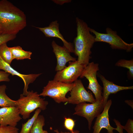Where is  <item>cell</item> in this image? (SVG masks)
<instances>
[{
    "label": "cell",
    "instance_id": "obj_5",
    "mask_svg": "<svg viewBox=\"0 0 133 133\" xmlns=\"http://www.w3.org/2000/svg\"><path fill=\"white\" fill-rule=\"evenodd\" d=\"M89 30L90 32L95 35V42H101L107 43L113 49L124 50L127 52H130L132 50L133 44H129L124 41L117 34L116 31L113 30L110 28L107 27L106 29V33H105L98 32L90 27Z\"/></svg>",
    "mask_w": 133,
    "mask_h": 133
},
{
    "label": "cell",
    "instance_id": "obj_21",
    "mask_svg": "<svg viewBox=\"0 0 133 133\" xmlns=\"http://www.w3.org/2000/svg\"><path fill=\"white\" fill-rule=\"evenodd\" d=\"M115 66L119 67L126 68L129 69L128 75L130 78H133V60H127L121 59L116 63Z\"/></svg>",
    "mask_w": 133,
    "mask_h": 133
},
{
    "label": "cell",
    "instance_id": "obj_15",
    "mask_svg": "<svg viewBox=\"0 0 133 133\" xmlns=\"http://www.w3.org/2000/svg\"><path fill=\"white\" fill-rule=\"evenodd\" d=\"M100 78L103 85L102 89V101L104 106L107 102L109 95L112 94H116L122 90L133 89V86H121L116 85L112 82L106 79L103 75L100 74Z\"/></svg>",
    "mask_w": 133,
    "mask_h": 133
},
{
    "label": "cell",
    "instance_id": "obj_28",
    "mask_svg": "<svg viewBox=\"0 0 133 133\" xmlns=\"http://www.w3.org/2000/svg\"><path fill=\"white\" fill-rule=\"evenodd\" d=\"M125 102V103L130 106L133 109V100H126Z\"/></svg>",
    "mask_w": 133,
    "mask_h": 133
},
{
    "label": "cell",
    "instance_id": "obj_31",
    "mask_svg": "<svg viewBox=\"0 0 133 133\" xmlns=\"http://www.w3.org/2000/svg\"><path fill=\"white\" fill-rule=\"evenodd\" d=\"M43 133H49L47 131L44 130Z\"/></svg>",
    "mask_w": 133,
    "mask_h": 133
},
{
    "label": "cell",
    "instance_id": "obj_1",
    "mask_svg": "<svg viewBox=\"0 0 133 133\" xmlns=\"http://www.w3.org/2000/svg\"><path fill=\"white\" fill-rule=\"evenodd\" d=\"M0 25L2 33L16 35L27 25L24 13L7 0L0 1Z\"/></svg>",
    "mask_w": 133,
    "mask_h": 133
},
{
    "label": "cell",
    "instance_id": "obj_18",
    "mask_svg": "<svg viewBox=\"0 0 133 133\" xmlns=\"http://www.w3.org/2000/svg\"><path fill=\"white\" fill-rule=\"evenodd\" d=\"M41 110L39 108L36 110L34 113L31 118L26 122L22 124L21 130L19 133H31L33 124Z\"/></svg>",
    "mask_w": 133,
    "mask_h": 133
},
{
    "label": "cell",
    "instance_id": "obj_9",
    "mask_svg": "<svg viewBox=\"0 0 133 133\" xmlns=\"http://www.w3.org/2000/svg\"><path fill=\"white\" fill-rule=\"evenodd\" d=\"M74 83V85L70 91V96L67 98L66 103L77 105L84 102L91 103L96 102L92 93L86 90L81 80L77 79Z\"/></svg>",
    "mask_w": 133,
    "mask_h": 133
},
{
    "label": "cell",
    "instance_id": "obj_14",
    "mask_svg": "<svg viewBox=\"0 0 133 133\" xmlns=\"http://www.w3.org/2000/svg\"><path fill=\"white\" fill-rule=\"evenodd\" d=\"M59 24L57 20L50 23L48 26L44 27H35L42 32L46 37H54L61 40L63 43V47L70 52L74 53V47L73 44L65 40L60 33L59 29Z\"/></svg>",
    "mask_w": 133,
    "mask_h": 133
},
{
    "label": "cell",
    "instance_id": "obj_20",
    "mask_svg": "<svg viewBox=\"0 0 133 133\" xmlns=\"http://www.w3.org/2000/svg\"><path fill=\"white\" fill-rule=\"evenodd\" d=\"M45 125L44 117L42 115H39L33 124L31 133H43V127Z\"/></svg>",
    "mask_w": 133,
    "mask_h": 133
},
{
    "label": "cell",
    "instance_id": "obj_16",
    "mask_svg": "<svg viewBox=\"0 0 133 133\" xmlns=\"http://www.w3.org/2000/svg\"><path fill=\"white\" fill-rule=\"evenodd\" d=\"M6 86L3 84L0 85V106L2 107H16L17 101L10 98L6 93Z\"/></svg>",
    "mask_w": 133,
    "mask_h": 133
},
{
    "label": "cell",
    "instance_id": "obj_29",
    "mask_svg": "<svg viewBox=\"0 0 133 133\" xmlns=\"http://www.w3.org/2000/svg\"><path fill=\"white\" fill-rule=\"evenodd\" d=\"M54 132L56 133H79V131L78 130H74L73 132L72 133L71 132H60L57 129L55 130L54 131Z\"/></svg>",
    "mask_w": 133,
    "mask_h": 133
},
{
    "label": "cell",
    "instance_id": "obj_7",
    "mask_svg": "<svg viewBox=\"0 0 133 133\" xmlns=\"http://www.w3.org/2000/svg\"><path fill=\"white\" fill-rule=\"evenodd\" d=\"M99 64L94 62L89 63L84 69L80 77L85 78L89 83L88 89L91 90L94 94L96 101L102 100V88L97 79V71L99 70Z\"/></svg>",
    "mask_w": 133,
    "mask_h": 133
},
{
    "label": "cell",
    "instance_id": "obj_25",
    "mask_svg": "<svg viewBox=\"0 0 133 133\" xmlns=\"http://www.w3.org/2000/svg\"><path fill=\"white\" fill-rule=\"evenodd\" d=\"M122 127L128 133H133V120L129 118L125 125Z\"/></svg>",
    "mask_w": 133,
    "mask_h": 133
},
{
    "label": "cell",
    "instance_id": "obj_10",
    "mask_svg": "<svg viewBox=\"0 0 133 133\" xmlns=\"http://www.w3.org/2000/svg\"><path fill=\"white\" fill-rule=\"evenodd\" d=\"M112 103L111 100H108L104 106L103 111L97 117L93 128V133H100L101 130L106 129L108 133H114V130H116L119 133H123V131L118 127L114 128L110 125L109 119L108 111Z\"/></svg>",
    "mask_w": 133,
    "mask_h": 133
},
{
    "label": "cell",
    "instance_id": "obj_27",
    "mask_svg": "<svg viewBox=\"0 0 133 133\" xmlns=\"http://www.w3.org/2000/svg\"><path fill=\"white\" fill-rule=\"evenodd\" d=\"M52 1L57 4L61 5L65 3L70 2L71 0H53Z\"/></svg>",
    "mask_w": 133,
    "mask_h": 133
},
{
    "label": "cell",
    "instance_id": "obj_4",
    "mask_svg": "<svg viewBox=\"0 0 133 133\" xmlns=\"http://www.w3.org/2000/svg\"><path fill=\"white\" fill-rule=\"evenodd\" d=\"M74 82L66 83L54 80L49 81L44 87L40 96H48L52 99L56 103H66L67 98L66 95L70 91L74 85Z\"/></svg>",
    "mask_w": 133,
    "mask_h": 133
},
{
    "label": "cell",
    "instance_id": "obj_22",
    "mask_svg": "<svg viewBox=\"0 0 133 133\" xmlns=\"http://www.w3.org/2000/svg\"><path fill=\"white\" fill-rule=\"evenodd\" d=\"M16 37V35L3 33L0 34V45L12 40Z\"/></svg>",
    "mask_w": 133,
    "mask_h": 133
},
{
    "label": "cell",
    "instance_id": "obj_30",
    "mask_svg": "<svg viewBox=\"0 0 133 133\" xmlns=\"http://www.w3.org/2000/svg\"><path fill=\"white\" fill-rule=\"evenodd\" d=\"M2 33V30L1 27V26L0 25V34Z\"/></svg>",
    "mask_w": 133,
    "mask_h": 133
},
{
    "label": "cell",
    "instance_id": "obj_24",
    "mask_svg": "<svg viewBox=\"0 0 133 133\" xmlns=\"http://www.w3.org/2000/svg\"><path fill=\"white\" fill-rule=\"evenodd\" d=\"M75 125V122L72 119L70 118L65 117L64 122L65 128L70 131L73 133L74 131L73 128Z\"/></svg>",
    "mask_w": 133,
    "mask_h": 133
},
{
    "label": "cell",
    "instance_id": "obj_13",
    "mask_svg": "<svg viewBox=\"0 0 133 133\" xmlns=\"http://www.w3.org/2000/svg\"><path fill=\"white\" fill-rule=\"evenodd\" d=\"M0 70L11 74L16 75L20 78L24 83V87L22 94L26 96L28 91H27L28 85L33 83L42 73L24 74H21L13 68L10 65L4 61L0 56Z\"/></svg>",
    "mask_w": 133,
    "mask_h": 133
},
{
    "label": "cell",
    "instance_id": "obj_8",
    "mask_svg": "<svg viewBox=\"0 0 133 133\" xmlns=\"http://www.w3.org/2000/svg\"><path fill=\"white\" fill-rule=\"evenodd\" d=\"M85 67L77 60L70 62L67 66L57 71L53 80L66 83H73L80 77Z\"/></svg>",
    "mask_w": 133,
    "mask_h": 133
},
{
    "label": "cell",
    "instance_id": "obj_11",
    "mask_svg": "<svg viewBox=\"0 0 133 133\" xmlns=\"http://www.w3.org/2000/svg\"><path fill=\"white\" fill-rule=\"evenodd\" d=\"M18 108L7 107L0 108V126L16 127L22 119Z\"/></svg>",
    "mask_w": 133,
    "mask_h": 133
},
{
    "label": "cell",
    "instance_id": "obj_26",
    "mask_svg": "<svg viewBox=\"0 0 133 133\" xmlns=\"http://www.w3.org/2000/svg\"><path fill=\"white\" fill-rule=\"evenodd\" d=\"M10 74L3 71L0 70V82L2 81L9 82Z\"/></svg>",
    "mask_w": 133,
    "mask_h": 133
},
{
    "label": "cell",
    "instance_id": "obj_6",
    "mask_svg": "<svg viewBox=\"0 0 133 133\" xmlns=\"http://www.w3.org/2000/svg\"><path fill=\"white\" fill-rule=\"evenodd\" d=\"M104 107L102 100L90 104L85 102H82L76 105L73 115L85 118L87 120L88 128L90 130L94 119L102 113Z\"/></svg>",
    "mask_w": 133,
    "mask_h": 133
},
{
    "label": "cell",
    "instance_id": "obj_19",
    "mask_svg": "<svg viewBox=\"0 0 133 133\" xmlns=\"http://www.w3.org/2000/svg\"><path fill=\"white\" fill-rule=\"evenodd\" d=\"M0 56L4 61L10 65L14 59L9 47H8L6 43L0 45Z\"/></svg>",
    "mask_w": 133,
    "mask_h": 133
},
{
    "label": "cell",
    "instance_id": "obj_2",
    "mask_svg": "<svg viewBox=\"0 0 133 133\" xmlns=\"http://www.w3.org/2000/svg\"><path fill=\"white\" fill-rule=\"evenodd\" d=\"M77 36L74 38V53L77 56V60L85 67L89 63L91 49L95 42V36L90 33L89 27L83 20L76 18Z\"/></svg>",
    "mask_w": 133,
    "mask_h": 133
},
{
    "label": "cell",
    "instance_id": "obj_23",
    "mask_svg": "<svg viewBox=\"0 0 133 133\" xmlns=\"http://www.w3.org/2000/svg\"><path fill=\"white\" fill-rule=\"evenodd\" d=\"M18 130L16 127L0 126V133H19Z\"/></svg>",
    "mask_w": 133,
    "mask_h": 133
},
{
    "label": "cell",
    "instance_id": "obj_3",
    "mask_svg": "<svg viewBox=\"0 0 133 133\" xmlns=\"http://www.w3.org/2000/svg\"><path fill=\"white\" fill-rule=\"evenodd\" d=\"M17 101L16 107L24 120L28 118L30 114L37 108L45 110L48 104V101L41 98L37 92L33 90L28 91L26 96L21 94Z\"/></svg>",
    "mask_w": 133,
    "mask_h": 133
},
{
    "label": "cell",
    "instance_id": "obj_12",
    "mask_svg": "<svg viewBox=\"0 0 133 133\" xmlns=\"http://www.w3.org/2000/svg\"><path fill=\"white\" fill-rule=\"evenodd\" d=\"M53 51L57 59V64L55 71H61L65 68L66 63L76 60V58L71 55L70 52L66 48L58 45L53 40L51 43Z\"/></svg>",
    "mask_w": 133,
    "mask_h": 133
},
{
    "label": "cell",
    "instance_id": "obj_17",
    "mask_svg": "<svg viewBox=\"0 0 133 133\" xmlns=\"http://www.w3.org/2000/svg\"><path fill=\"white\" fill-rule=\"evenodd\" d=\"M14 59L17 60L25 59H31L32 52L25 51L20 46H18L9 47Z\"/></svg>",
    "mask_w": 133,
    "mask_h": 133
}]
</instances>
